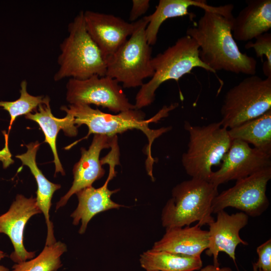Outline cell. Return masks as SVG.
<instances>
[{
  "mask_svg": "<svg viewBox=\"0 0 271 271\" xmlns=\"http://www.w3.org/2000/svg\"><path fill=\"white\" fill-rule=\"evenodd\" d=\"M148 24L145 17L136 21L130 37L105 60V76L121 83L123 88L141 87L144 80L154 74L151 64L152 47L145 33Z\"/></svg>",
  "mask_w": 271,
  "mask_h": 271,
  "instance_id": "obj_7",
  "label": "cell"
},
{
  "mask_svg": "<svg viewBox=\"0 0 271 271\" xmlns=\"http://www.w3.org/2000/svg\"><path fill=\"white\" fill-rule=\"evenodd\" d=\"M66 90V100L70 104H94L115 113L136 109L119 83L107 76L93 75L82 80L69 78Z\"/></svg>",
  "mask_w": 271,
  "mask_h": 271,
  "instance_id": "obj_10",
  "label": "cell"
},
{
  "mask_svg": "<svg viewBox=\"0 0 271 271\" xmlns=\"http://www.w3.org/2000/svg\"><path fill=\"white\" fill-rule=\"evenodd\" d=\"M6 254L2 251L0 250V260L6 256ZM9 268L4 266L0 265V271H9Z\"/></svg>",
  "mask_w": 271,
  "mask_h": 271,
  "instance_id": "obj_30",
  "label": "cell"
},
{
  "mask_svg": "<svg viewBox=\"0 0 271 271\" xmlns=\"http://www.w3.org/2000/svg\"><path fill=\"white\" fill-rule=\"evenodd\" d=\"M218 193L217 187L200 179L192 178L177 184L162 209V226L181 227L196 221L201 226L208 225L214 220L211 206Z\"/></svg>",
  "mask_w": 271,
  "mask_h": 271,
  "instance_id": "obj_4",
  "label": "cell"
},
{
  "mask_svg": "<svg viewBox=\"0 0 271 271\" xmlns=\"http://www.w3.org/2000/svg\"><path fill=\"white\" fill-rule=\"evenodd\" d=\"M148 271H158V270H148Z\"/></svg>",
  "mask_w": 271,
  "mask_h": 271,
  "instance_id": "obj_32",
  "label": "cell"
},
{
  "mask_svg": "<svg viewBox=\"0 0 271 271\" xmlns=\"http://www.w3.org/2000/svg\"><path fill=\"white\" fill-rule=\"evenodd\" d=\"M110 151L101 160L104 164L109 166L108 176L104 184L98 188L90 186L84 188L76 194L78 204L76 209L71 214L73 224L77 225L81 221L79 230L80 234L85 233L88 222L97 214L113 209H119L123 205L118 204L111 198L112 194L119 189L113 190L108 189V184L116 176L115 167L119 165V149L117 142L114 141L111 145Z\"/></svg>",
  "mask_w": 271,
  "mask_h": 271,
  "instance_id": "obj_11",
  "label": "cell"
},
{
  "mask_svg": "<svg viewBox=\"0 0 271 271\" xmlns=\"http://www.w3.org/2000/svg\"><path fill=\"white\" fill-rule=\"evenodd\" d=\"M271 109V76L245 78L226 93L221 108L222 125L230 129Z\"/></svg>",
  "mask_w": 271,
  "mask_h": 271,
  "instance_id": "obj_8",
  "label": "cell"
},
{
  "mask_svg": "<svg viewBox=\"0 0 271 271\" xmlns=\"http://www.w3.org/2000/svg\"><path fill=\"white\" fill-rule=\"evenodd\" d=\"M269 167H271V155L251 148L244 141L234 140L220 168L213 172L209 182L218 187Z\"/></svg>",
  "mask_w": 271,
  "mask_h": 271,
  "instance_id": "obj_12",
  "label": "cell"
},
{
  "mask_svg": "<svg viewBox=\"0 0 271 271\" xmlns=\"http://www.w3.org/2000/svg\"><path fill=\"white\" fill-rule=\"evenodd\" d=\"M41 213L36 198L19 194L9 210L0 216V233L7 235L13 243L14 251L10 258L14 262L18 263L35 257V252L28 251L24 245V230L29 219Z\"/></svg>",
  "mask_w": 271,
  "mask_h": 271,
  "instance_id": "obj_15",
  "label": "cell"
},
{
  "mask_svg": "<svg viewBox=\"0 0 271 271\" xmlns=\"http://www.w3.org/2000/svg\"><path fill=\"white\" fill-rule=\"evenodd\" d=\"M252 43L249 42L245 45L246 49L253 48L257 58L263 61V56L266 60L262 66V71L266 77L271 76V34L265 33L255 38Z\"/></svg>",
  "mask_w": 271,
  "mask_h": 271,
  "instance_id": "obj_26",
  "label": "cell"
},
{
  "mask_svg": "<svg viewBox=\"0 0 271 271\" xmlns=\"http://www.w3.org/2000/svg\"><path fill=\"white\" fill-rule=\"evenodd\" d=\"M270 179L271 167H269L236 180L233 186L215 197L211 206L212 214L230 207L248 216L261 215L269 205L266 191Z\"/></svg>",
  "mask_w": 271,
  "mask_h": 271,
  "instance_id": "obj_9",
  "label": "cell"
},
{
  "mask_svg": "<svg viewBox=\"0 0 271 271\" xmlns=\"http://www.w3.org/2000/svg\"><path fill=\"white\" fill-rule=\"evenodd\" d=\"M84 18L86 30L105 61L126 42L135 27L134 22L92 11L84 12Z\"/></svg>",
  "mask_w": 271,
  "mask_h": 271,
  "instance_id": "obj_13",
  "label": "cell"
},
{
  "mask_svg": "<svg viewBox=\"0 0 271 271\" xmlns=\"http://www.w3.org/2000/svg\"><path fill=\"white\" fill-rule=\"evenodd\" d=\"M258 256L255 265L262 271H271V239L269 238L256 248Z\"/></svg>",
  "mask_w": 271,
  "mask_h": 271,
  "instance_id": "obj_27",
  "label": "cell"
},
{
  "mask_svg": "<svg viewBox=\"0 0 271 271\" xmlns=\"http://www.w3.org/2000/svg\"><path fill=\"white\" fill-rule=\"evenodd\" d=\"M140 263L146 271H195L202 267L201 257H191L151 249L140 255Z\"/></svg>",
  "mask_w": 271,
  "mask_h": 271,
  "instance_id": "obj_23",
  "label": "cell"
},
{
  "mask_svg": "<svg viewBox=\"0 0 271 271\" xmlns=\"http://www.w3.org/2000/svg\"><path fill=\"white\" fill-rule=\"evenodd\" d=\"M208 232L197 224L166 229L163 237L154 244L151 249L165 251L191 257H201L208 246Z\"/></svg>",
  "mask_w": 271,
  "mask_h": 271,
  "instance_id": "obj_18",
  "label": "cell"
},
{
  "mask_svg": "<svg viewBox=\"0 0 271 271\" xmlns=\"http://www.w3.org/2000/svg\"><path fill=\"white\" fill-rule=\"evenodd\" d=\"M232 140H238L271 155V109L261 115L228 129Z\"/></svg>",
  "mask_w": 271,
  "mask_h": 271,
  "instance_id": "obj_22",
  "label": "cell"
},
{
  "mask_svg": "<svg viewBox=\"0 0 271 271\" xmlns=\"http://www.w3.org/2000/svg\"><path fill=\"white\" fill-rule=\"evenodd\" d=\"M114 137L94 134L88 149L81 148V158L73 169L72 186L57 203L56 210L64 206L73 194L84 188L92 186L95 181L104 176L105 170L102 167L103 164L99 159L100 154L102 150L110 148Z\"/></svg>",
  "mask_w": 271,
  "mask_h": 271,
  "instance_id": "obj_16",
  "label": "cell"
},
{
  "mask_svg": "<svg viewBox=\"0 0 271 271\" xmlns=\"http://www.w3.org/2000/svg\"><path fill=\"white\" fill-rule=\"evenodd\" d=\"M184 128L189 140L187 151L182 155L183 166L191 178L209 181L212 168L222 163L231 145L228 129L220 121L202 126L185 121Z\"/></svg>",
  "mask_w": 271,
  "mask_h": 271,
  "instance_id": "obj_6",
  "label": "cell"
},
{
  "mask_svg": "<svg viewBox=\"0 0 271 271\" xmlns=\"http://www.w3.org/2000/svg\"><path fill=\"white\" fill-rule=\"evenodd\" d=\"M68 36L60 45L59 65L53 79L82 80L93 75H106V66L99 49L88 33L84 12L81 11L68 26Z\"/></svg>",
  "mask_w": 271,
  "mask_h": 271,
  "instance_id": "obj_3",
  "label": "cell"
},
{
  "mask_svg": "<svg viewBox=\"0 0 271 271\" xmlns=\"http://www.w3.org/2000/svg\"><path fill=\"white\" fill-rule=\"evenodd\" d=\"M252 268L253 271H262L260 269H259L255 265L254 262L252 263Z\"/></svg>",
  "mask_w": 271,
  "mask_h": 271,
  "instance_id": "obj_31",
  "label": "cell"
},
{
  "mask_svg": "<svg viewBox=\"0 0 271 271\" xmlns=\"http://www.w3.org/2000/svg\"><path fill=\"white\" fill-rule=\"evenodd\" d=\"M66 251V245L61 241L45 245L38 256L15 264L12 271H57L62 265L60 256Z\"/></svg>",
  "mask_w": 271,
  "mask_h": 271,
  "instance_id": "obj_24",
  "label": "cell"
},
{
  "mask_svg": "<svg viewBox=\"0 0 271 271\" xmlns=\"http://www.w3.org/2000/svg\"><path fill=\"white\" fill-rule=\"evenodd\" d=\"M233 21L234 40L248 41L267 33L271 28V1L247 0Z\"/></svg>",
  "mask_w": 271,
  "mask_h": 271,
  "instance_id": "obj_19",
  "label": "cell"
},
{
  "mask_svg": "<svg viewBox=\"0 0 271 271\" xmlns=\"http://www.w3.org/2000/svg\"><path fill=\"white\" fill-rule=\"evenodd\" d=\"M199 271H232L230 267H220V265L208 264L204 267H201Z\"/></svg>",
  "mask_w": 271,
  "mask_h": 271,
  "instance_id": "obj_29",
  "label": "cell"
},
{
  "mask_svg": "<svg viewBox=\"0 0 271 271\" xmlns=\"http://www.w3.org/2000/svg\"><path fill=\"white\" fill-rule=\"evenodd\" d=\"M27 84L26 80L21 82L20 97L18 99L13 101H0V107L7 110L11 117L7 136L18 116L35 112L39 105L50 99L48 96L31 95L27 91Z\"/></svg>",
  "mask_w": 271,
  "mask_h": 271,
  "instance_id": "obj_25",
  "label": "cell"
},
{
  "mask_svg": "<svg viewBox=\"0 0 271 271\" xmlns=\"http://www.w3.org/2000/svg\"><path fill=\"white\" fill-rule=\"evenodd\" d=\"M129 20L135 22L140 16L145 14L150 7L149 0H133Z\"/></svg>",
  "mask_w": 271,
  "mask_h": 271,
  "instance_id": "obj_28",
  "label": "cell"
},
{
  "mask_svg": "<svg viewBox=\"0 0 271 271\" xmlns=\"http://www.w3.org/2000/svg\"><path fill=\"white\" fill-rule=\"evenodd\" d=\"M179 105L178 103H171L164 106L152 118L145 119V114L140 109H130L112 114L102 112L98 109H94L85 104H70L68 107L63 106L61 110L71 113L74 117V122L77 127L86 125L88 128L87 139L90 134H103L109 137L117 136L130 129H139L146 136L148 144L146 148L147 159L146 167L148 175L153 174V167L155 160L152 155V146L153 142L171 128L162 127L158 129H151L149 124L157 122L162 118L168 116L169 112Z\"/></svg>",
  "mask_w": 271,
  "mask_h": 271,
  "instance_id": "obj_2",
  "label": "cell"
},
{
  "mask_svg": "<svg viewBox=\"0 0 271 271\" xmlns=\"http://www.w3.org/2000/svg\"><path fill=\"white\" fill-rule=\"evenodd\" d=\"M234 18L229 19L215 13L204 11L197 23L187 30L186 35L197 43L200 60L214 73L223 70L255 75L256 60L241 52L233 38Z\"/></svg>",
  "mask_w": 271,
  "mask_h": 271,
  "instance_id": "obj_1",
  "label": "cell"
},
{
  "mask_svg": "<svg viewBox=\"0 0 271 271\" xmlns=\"http://www.w3.org/2000/svg\"><path fill=\"white\" fill-rule=\"evenodd\" d=\"M50 99L42 103L34 113L25 115V118L36 122L42 129L45 136V142L48 144L54 156L55 173H61L65 175V172L61 164L56 149V139L58 132L63 130L65 134L69 137L76 136L78 127L74 122L73 116L69 112L61 118L55 117L51 111Z\"/></svg>",
  "mask_w": 271,
  "mask_h": 271,
  "instance_id": "obj_20",
  "label": "cell"
},
{
  "mask_svg": "<svg viewBox=\"0 0 271 271\" xmlns=\"http://www.w3.org/2000/svg\"><path fill=\"white\" fill-rule=\"evenodd\" d=\"M217 218L208 224V246L205 251L207 255L212 257L213 264L220 265L218 255L226 253L235 265V250L239 244L248 245L239 236V231L248 223L249 216L243 212L229 215L224 210L217 212Z\"/></svg>",
  "mask_w": 271,
  "mask_h": 271,
  "instance_id": "obj_14",
  "label": "cell"
},
{
  "mask_svg": "<svg viewBox=\"0 0 271 271\" xmlns=\"http://www.w3.org/2000/svg\"><path fill=\"white\" fill-rule=\"evenodd\" d=\"M151 64L154 74L148 82L143 84L136 95L134 105L137 109L152 104L155 99L156 90L166 81H178L195 67L214 73L200 60L197 43L186 35L179 38L163 52L152 58Z\"/></svg>",
  "mask_w": 271,
  "mask_h": 271,
  "instance_id": "obj_5",
  "label": "cell"
},
{
  "mask_svg": "<svg viewBox=\"0 0 271 271\" xmlns=\"http://www.w3.org/2000/svg\"><path fill=\"white\" fill-rule=\"evenodd\" d=\"M192 6L220 14L227 19L233 18L232 4L215 7L209 5L204 0H160L155 12L145 16L148 22L145 31L148 44L152 46L156 43L160 28L166 20L185 16L193 18L194 14L188 12L189 8Z\"/></svg>",
  "mask_w": 271,
  "mask_h": 271,
  "instance_id": "obj_17",
  "label": "cell"
},
{
  "mask_svg": "<svg viewBox=\"0 0 271 271\" xmlns=\"http://www.w3.org/2000/svg\"><path fill=\"white\" fill-rule=\"evenodd\" d=\"M40 145L38 141L26 145L27 152L17 155L16 157L22 161L23 165L29 168L37 182V204L45 218L47 226L46 245H49L56 242L54 235L53 225L49 217V210L52 205L51 200L53 194L61 188V185L49 181L38 167L36 157Z\"/></svg>",
  "mask_w": 271,
  "mask_h": 271,
  "instance_id": "obj_21",
  "label": "cell"
}]
</instances>
